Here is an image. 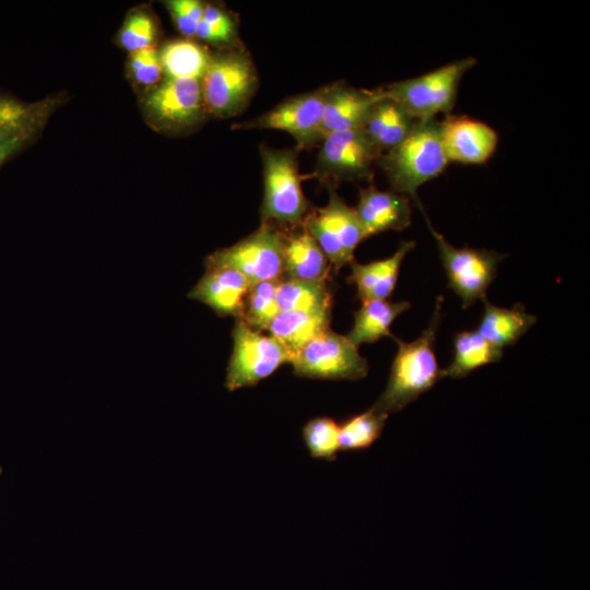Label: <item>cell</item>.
<instances>
[{"label":"cell","mask_w":590,"mask_h":590,"mask_svg":"<svg viewBox=\"0 0 590 590\" xmlns=\"http://www.w3.org/2000/svg\"><path fill=\"white\" fill-rule=\"evenodd\" d=\"M33 138L30 137H12L0 139V165L9 157L17 153L27 145Z\"/></svg>","instance_id":"d590c367"},{"label":"cell","mask_w":590,"mask_h":590,"mask_svg":"<svg viewBox=\"0 0 590 590\" xmlns=\"http://www.w3.org/2000/svg\"><path fill=\"white\" fill-rule=\"evenodd\" d=\"M406 300L391 302L388 299H371L362 302L354 314V323L346 335L357 347L363 343H374L381 338H394L390 328L394 320L410 309Z\"/></svg>","instance_id":"44dd1931"},{"label":"cell","mask_w":590,"mask_h":590,"mask_svg":"<svg viewBox=\"0 0 590 590\" xmlns=\"http://www.w3.org/2000/svg\"><path fill=\"white\" fill-rule=\"evenodd\" d=\"M276 286L278 281H264L251 284L249 287L239 319L252 330L267 331L280 312Z\"/></svg>","instance_id":"f1b7e54d"},{"label":"cell","mask_w":590,"mask_h":590,"mask_svg":"<svg viewBox=\"0 0 590 590\" xmlns=\"http://www.w3.org/2000/svg\"><path fill=\"white\" fill-rule=\"evenodd\" d=\"M202 20L214 26L236 30L233 17L213 4H204Z\"/></svg>","instance_id":"e575fe53"},{"label":"cell","mask_w":590,"mask_h":590,"mask_svg":"<svg viewBox=\"0 0 590 590\" xmlns=\"http://www.w3.org/2000/svg\"><path fill=\"white\" fill-rule=\"evenodd\" d=\"M205 111L227 118L240 113L257 86L250 58L240 50L211 56L200 80Z\"/></svg>","instance_id":"5b68a950"},{"label":"cell","mask_w":590,"mask_h":590,"mask_svg":"<svg viewBox=\"0 0 590 590\" xmlns=\"http://www.w3.org/2000/svg\"><path fill=\"white\" fill-rule=\"evenodd\" d=\"M175 24L179 32L187 38L194 37L198 22L187 11L184 0H170L166 2Z\"/></svg>","instance_id":"d6a6232c"},{"label":"cell","mask_w":590,"mask_h":590,"mask_svg":"<svg viewBox=\"0 0 590 590\" xmlns=\"http://www.w3.org/2000/svg\"><path fill=\"white\" fill-rule=\"evenodd\" d=\"M426 222L436 243L448 286L461 298L462 307L468 308L477 300L486 299L487 288L505 255L496 250L455 247L432 226L427 217Z\"/></svg>","instance_id":"9c48e42d"},{"label":"cell","mask_w":590,"mask_h":590,"mask_svg":"<svg viewBox=\"0 0 590 590\" xmlns=\"http://www.w3.org/2000/svg\"><path fill=\"white\" fill-rule=\"evenodd\" d=\"M329 190L328 203L309 211L302 226L317 241L337 273L354 260V250L366 238L355 209L333 189Z\"/></svg>","instance_id":"30bf717a"},{"label":"cell","mask_w":590,"mask_h":590,"mask_svg":"<svg viewBox=\"0 0 590 590\" xmlns=\"http://www.w3.org/2000/svg\"><path fill=\"white\" fill-rule=\"evenodd\" d=\"M388 415L370 406L340 424V450L357 451L369 448L382 434Z\"/></svg>","instance_id":"83f0119b"},{"label":"cell","mask_w":590,"mask_h":590,"mask_svg":"<svg viewBox=\"0 0 590 590\" xmlns=\"http://www.w3.org/2000/svg\"><path fill=\"white\" fill-rule=\"evenodd\" d=\"M354 209L365 238L388 231H402L411 224V199L396 191L379 190L374 185L359 190Z\"/></svg>","instance_id":"2e32d148"},{"label":"cell","mask_w":590,"mask_h":590,"mask_svg":"<svg viewBox=\"0 0 590 590\" xmlns=\"http://www.w3.org/2000/svg\"><path fill=\"white\" fill-rule=\"evenodd\" d=\"M442 298L438 297L428 326L412 342L393 340L398 351L386 388L371 405L389 416L404 409L444 378L435 355V340L441 317Z\"/></svg>","instance_id":"6da1fadb"},{"label":"cell","mask_w":590,"mask_h":590,"mask_svg":"<svg viewBox=\"0 0 590 590\" xmlns=\"http://www.w3.org/2000/svg\"><path fill=\"white\" fill-rule=\"evenodd\" d=\"M415 247V241H403L397 251L381 260L359 263L353 260L347 281L355 285L362 302L388 299L394 291L400 268L405 256Z\"/></svg>","instance_id":"ac0fdd59"},{"label":"cell","mask_w":590,"mask_h":590,"mask_svg":"<svg viewBox=\"0 0 590 590\" xmlns=\"http://www.w3.org/2000/svg\"><path fill=\"white\" fill-rule=\"evenodd\" d=\"M251 283L239 272L221 267L205 271L188 297L210 307L221 317L240 318Z\"/></svg>","instance_id":"e0dca14e"},{"label":"cell","mask_w":590,"mask_h":590,"mask_svg":"<svg viewBox=\"0 0 590 590\" xmlns=\"http://www.w3.org/2000/svg\"><path fill=\"white\" fill-rule=\"evenodd\" d=\"M156 34L153 17L146 12L137 11L129 14L125 21L119 33V44L131 54L153 47Z\"/></svg>","instance_id":"4dcf8cb0"},{"label":"cell","mask_w":590,"mask_h":590,"mask_svg":"<svg viewBox=\"0 0 590 590\" xmlns=\"http://www.w3.org/2000/svg\"><path fill=\"white\" fill-rule=\"evenodd\" d=\"M314 176L329 188L342 181H371L381 150L363 128L334 132L320 141Z\"/></svg>","instance_id":"ba28073f"},{"label":"cell","mask_w":590,"mask_h":590,"mask_svg":"<svg viewBox=\"0 0 590 590\" xmlns=\"http://www.w3.org/2000/svg\"><path fill=\"white\" fill-rule=\"evenodd\" d=\"M476 62L474 57L462 58L379 90L385 97L394 101L414 119H434L440 114L448 115L453 108L461 79Z\"/></svg>","instance_id":"277c9868"},{"label":"cell","mask_w":590,"mask_h":590,"mask_svg":"<svg viewBox=\"0 0 590 590\" xmlns=\"http://www.w3.org/2000/svg\"><path fill=\"white\" fill-rule=\"evenodd\" d=\"M145 109L153 121L166 129L197 125L205 113L200 80L167 78L148 95Z\"/></svg>","instance_id":"4fadbf2b"},{"label":"cell","mask_w":590,"mask_h":590,"mask_svg":"<svg viewBox=\"0 0 590 590\" xmlns=\"http://www.w3.org/2000/svg\"><path fill=\"white\" fill-rule=\"evenodd\" d=\"M382 94V93H381ZM417 121L394 101L382 98L371 109L363 129L386 152L401 143Z\"/></svg>","instance_id":"603a6c76"},{"label":"cell","mask_w":590,"mask_h":590,"mask_svg":"<svg viewBox=\"0 0 590 590\" xmlns=\"http://www.w3.org/2000/svg\"><path fill=\"white\" fill-rule=\"evenodd\" d=\"M56 99L26 103L0 94V139L34 138L56 107Z\"/></svg>","instance_id":"cb8c5ba5"},{"label":"cell","mask_w":590,"mask_h":590,"mask_svg":"<svg viewBox=\"0 0 590 590\" xmlns=\"http://www.w3.org/2000/svg\"><path fill=\"white\" fill-rule=\"evenodd\" d=\"M290 365L296 376L309 379L359 380L368 373L358 347L330 329L298 350Z\"/></svg>","instance_id":"8fae6325"},{"label":"cell","mask_w":590,"mask_h":590,"mask_svg":"<svg viewBox=\"0 0 590 590\" xmlns=\"http://www.w3.org/2000/svg\"><path fill=\"white\" fill-rule=\"evenodd\" d=\"M236 30L214 26L201 20L196 27L194 37L212 44H227L235 38Z\"/></svg>","instance_id":"836d02e7"},{"label":"cell","mask_w":590,"mask_h":590,"mask_svg":"<svg viewBox=\"0 0 590 590\" xmlns=\"http://www.w3.org/2000/svg\"><path fill=\"white\" fill-rule=\"evenodd\" d=\"M261 223L302 226L310 206L302 189L297 151L261 145Z\"/></svg>","instance_id":"3957f363"},{"label":"cell","mask_w":590,"mask_h":590,"mask_svg":"<svg viewBox=\"0 0 590 590\" xmlns=\"http://www.w3.org/2000/svg\"><path fill=\"white\" fill-rule=\"evenodd\" d=\"M503 351L488 343L476 330L458 332L453 338V354L444 376L462 378L473 370L499 361Z\"/></svg>","instance_id":"484cf974"},{"label":"cell","mask_w":590,"mask_h":590,"mask_svg":"<svg viewBox=\"0 0 590 590\" xmlns=\"http://www.w3.org/2000/svg\"><path fill=\"white\" fill-rule=\"evenodd\" d=\"M280 311L332 310L333 297L326 280L303 281L282 278L278 281Z\"/></svg>","instance_id":"d4e9b609"},{"label":"cell","mask_w":590,"mask_h":590,"mask_svg":"<svg viewBox=\"0 0 590 590\" xmlns=\"http://www.w3.org/2000/svg\"><path fill=\"white\" fill-rule=\"evenodd\" d=\"M440 138L448 162L467 165L485 164L499 141L497 132L487 123L452 115L440 120Z\"/></svg>","instance_id":"5bb4252c"},{"label":"cell","mask_w":590,"mask_h":590,"mask_svg":"<svg viewBox=\"0 0 590 590\" xmlns=\"http://www.w3.org/2000/svg\"><path fill=\"white\" fill-rule=\"evenodd\" d=\"M331 312L332 310L280 311L267 331L293 356L304 345L330 329Z\"/></svg>","instance_id":"7402d4cb"},{"label":"cell","mask_w":590,"mask_h":590,"mask_svg":"<svg viewBox=\"0 0 590 590\" xmlns=\"http://www.w3.org/2000/svg\"><path fill=\"white\" fill-rule=\"evenodd\" d=\"M381 98L379 88H356L342 82L329 84L321 117V139L334 132L363 128Z\"/></svg>","instance_id":"9a60e30c"},{"label":"cell","mask_w":590,"mask_h":590,"mask_svg":"<svg viewBox=\"0 0 590 590\" xmlns=\"http://www.w3.org/2000/svg\"><path fill=\"white\" fill-rule=\"evenodd\" d=\"M160 58L167 78L201 80L211 56L190 39H176L162 48Z\"/></svg>","instance_id":"4316f807"},{"label":"cell","mask_w":590,"mask_h":590,"mask_svg":"<svg viewBox=\"0 0 590 590\" xmlns=\"http://www.w3.org/2000/svg\"><path fill=\"white\" fill-rule=\"evenodd\" d=\"M284 232L274 224L261 223L251 234L217 249L204 259V267L228 268L241 273L251 284L283 278Z\"/></svg>","instance_id":"8992f818"},{"label":"cell","mask_w":590,"mask_h":590,"mask_svg":"<svg viewBox=\"0 0 590 590\" xmlns=\"http://www.w3.org/2000/svg\"><path fill=\"white\" fill-rule=\"evenodd\" d=\"M378 164L393 191L413 199L424 212L418 188L438 177L449 164L440 138V120L417 121L401 143L381 153Z\"/></svg>","instance_id":"7a4b0ae2"},{"label":"cell","mask_w":590,"mask_h":590,"mask_svg":"<svg viewBox=\"0 0 590 590\" xmlns=\"http://www.w3.org/2000/svg\"><path fill=\"white\" fill-rule=\"evenodd\" d=\"M232 338L233 351L224 384L229 392L256 386L291 363L292 354L279 340L252 330L239 318L235 319Z\"/></svg>","instance_id":"52a82bcc"},{"label":"cell","mask_w":590,"mask_h":590,"mask_svg":"<svg viewBox=\"0 0 590 590\" xmlns=\"http://www.w3.org/2000/svg\"><path fill=\"white\" fill-rule=\"evenodd\" d=\"M331 270L326 255L304 227L291 234L284 233L283 278L327 281Z\"/></svg>","instance_id":"d6986e66"},{"label":"cell","mask_w":590,"mask_h":590,"mask_svg":"<svg viewBox=\"0 0 590 590\" xmlns=\"http://www.w3.org/2000/svg\"><path fill=\"white\" fill-rule=\"evenodd\" d=\"M328 87L329 85L285 99L261 116L238 123L235 128L281 130L293 137L297 149H309L321 141V117Z\"/></svg>","instance_id":"7c38bea8"},{"label":"cell","mask_w":590,"mask_h":590,"mask_svg":"<svg viewBox=\"0 0 590 590\" xmlns=\"http://www.w3.org/2000/svg\"><path fill=\"white\" fill-rule=\"evenodd\" d=\"M484 311L476 331L492 345L503 351L514 345L535 322L521 304L503 308L484 299Z\"/></svg>","instance_id":"ffe728a7"},{"label":"cell","mask_w":590,"mask_h":590,"mask_svg":"<svg viewBox=\"0 0 590 590\" xmlns=\"http://www.w3.org/2000/svg\"><path fill=\"white\" fill-rule=\"evenodd\" d=\"M129 69L138 83L146 86L157 83L163 73L160 52L154 46L131 52Z\"/></svg>","instance_id":"1f68e13d"},{"label":"cell","mask_w":590,"mask_h":590,"mask_svg":"<svg viewBox=\"0 0 590 590\" xmlns=\"http://www.w3.org/2000/svg\"><path fill=\"white\" fill-rule=\"evenodd\" d=\"M1 473H2V468L0 467V475H1Z\"/></svg>","instance_id":"8d00e7d4"},{"label":"cell","mask_w":590,"mask_h":590,"mask_svg":"<svg viewBox=\"0 0 590 590\" xmlns=\"http://www.w3.org/2000/svg\"><path fill=\"white\" fill-rule=\"evenodd\" d=\"M340 424L328 416L309 420L303 427V441L314 459L334 461L340 450Z\"/></svg>","instance_id":"f546056e"}]
</instances>
